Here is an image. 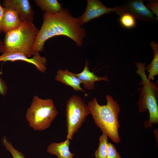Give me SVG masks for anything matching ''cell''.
Masks as SVG:
<instances>
[{"mask_svg": "<svg viewBox=\"0 0 158 158\" xmlns=\"http://www.w3.org/2000/svg\"><path fill=\"white\" fill-rule=\"evenodd\" d=\"M23 23L14 11L5 8L1 22L2 32L6 33L19 28Z\"/></svg>", "mask_w": 158, "mask_h": 158, "instance_id": "cell-13", "label": "cell"}, {"mask_svg": "<svg viewBox=\"0 0 158 158\" xmlns=\"http://www.w3.org/2000/svg\"><path fill=\"white\" fill-rule=\"evenodd\" d=\"M2 142L6 150L9 152L13 158H25L24 155L16 149L6 137H3Z\"/></svg>", "mask_w": 158, "mask_h": 158, "instance_id": "cell-19", "label": "cell"}, {"mask_svg": "<svg viewBox=\"0 0 158 158\" xmlns=\"http://www.w3.org/2000/svg\"><path fill=\"white\" fill-rule=\"evenodd\" d=\"M5 11V8L1 5L0 1V34L2 32L1 29V22Z\"/></svg>", "mask_w": 158, "mask_h": 158, "instance_id": "cell-23", "label": "cell"}, {"mask_svg": "<svg viewBox=\"0 0 158 158\" xmlns=\"http://www.w3.org/2000/svg\"><path fill=\"white\" fill-rule=\"evenodd\" d=\"M86 10L83 14L78 18L81 26L91 20L111 12L116 13L118 10L117 6L108 8L98 0H87Z\"/></svg>", "mask_w": 158, "mask_h": 158, "instance_id": "cell-8", "label": "cell"}, {"mask_svg": "<svg viewBox=\"0 0 158 158\" xmlns=\"http://www.w3.org/2000/svg\"><path fill=\"white\" fill-rule=\"evenodd\" d=\"M43 17V23L34 48L35 53L42 51L45 42L56 36H66L72 40L78 46L82 45L86 32L78 18L73 16L68 9L63 8L55 14L45 12Z\"/></svg>", "mask_w": 158, "mask_h": 158, "instance_id": "cell-1", "label": "cell"}, {"mask_svg": "<svg viewBox=\"0 0 158 158\" xmlns=\"http://www.w3.org/2000/svg\"><path fill=\"white\" fill-rule=\"evenodd\" d=\"M145 64L140 62L135 63L138 68L136 73L141 78L140 84L142 85L138 89L140 92L138 103L139 112H144L148 110L149 113V119L144 123L145 128H147L158 122V87L156 84L148 80L145 72Z\"/></svg>", "mask_w": 158, "mask_h": 158, "instance_id": "cell-4", "label": "cell"}, {"mask_svg": "<svg viewBox=\"0 0 158 158\" xmlns=\"http://www.w3.org/2000/svg\"><path fill=\"white\" fill-rule=\"evenodd\" d=\"M4 44L3 41L0 40V52H1L4 47Z\"/></svg>", "mask_w": 158, "mask_h": 158, "instance_id": "cell-24", "label": "cell"}, {"mask_svg": "<svg viewBox=\"0 0 158 158\" xmlns=\"http://www.w3.org/2000/svg\"><path fill=\"white\" fill-rule=\"evenodd\" d=\"M144 1L142 0L129 1L121 6H117L118 10L116 13L119 16L123 13H128L139 20L155 22L157 20L144 5Z\"/></svg>", "mask_w": 158, "mask_h": 158, "instance_id": "cell-7", "label": "cell"}, {"mask_svg": "<svg viewBox=\"0 0 158 158\" xmlns=\"http://www.w3.org/2000/svg\"><path fill=\"white\" fill-rule=\"evenodd\" d=\"M17 61H23L31 63L43 73L45 72L47 70V59L45 57L41 56L38 52H35L31 58L18 52L2 54L0 56V62H14Z\"/></svg>", "mask_w": 158, "mask_h": 158, "instance_id": "cell-9", "label": "cell"}, {"mask_svg": "<svg viewBox=\"0 0 158 158\" xmlns=\"http://www.w3.org/2000/svg\"><path fill=\"white\" fill-rule=\"evenodd\" d=\"M107 158H122L115 146L111 142L107 144Z\"/></svg>", "mask_w": 158, "mask_h": 158, "instance_id": "cell-20", "label": "cell"}, {"mask_svg": "<svg viewBox=\"0 0 158 158\" xmlns=\"http://www.w3.org/2000/svg\"><path fill=\"white\" fill-rule=\"evenodd\" d=\"M83 85L85 89L90 90L95 88V83L101 80L108 82L109 78L107 75L99 77L93 72L90 71L88 66V62L86 60L83 70L80 73H75Z\"/></svg>", "mask_w": 158, "mask_h": 158, "instance_id": "cell-11", "label": "cell"}, {"mask_svg": "<svg viewBox=\"0 0 158 158\" xmlns=\"http://www.w3.org/2000/svg\"><path fill=\"white\" fill-rule=\"evenodd\" d=\"M55 80L66 85L72 87L76 91H85L80 86L81 82L75 75V73L69 71L68 69L63 70L59 69L57 71Z\"/></svg>", "mask_w": 158, "mask_h": 158, "instance_id": "cell-12", "label": "cell"}, {"mask_svg": "<svg viewBox=\"0 0 158 158\" xmlns=\"http://www.w3.org/2000/svg\"><path fill=\"white\" fill-rule=\"evenodd\" d=\"M2 6L14 11L23 22L33 21L34 12L28 0H4Z\"/></svg>", "mask_w": 158, "mask_h": 158, "instance_id": "cell-10", "label": "cell"}, {"mask_svg": "<svg viewBox=\"0 0 158 158\" xmlns=\"http://www.w3.org/2000/svg\"><path fill=\"white\" fill-rule=\"evenodd\" d=\"M150 47L153 50L154 55L151 63L147 65L145 69L149 73L148 80H154V77L158 74V44L152 41L150 44Z\"/></svg>", "mask_w": 158, "mask_h": 158, "instance_id": "cell-16", "label": "cell"}, {"mask_svg": "<svg viewBox=\"0 0 158 158\" xmlns=\"http://www.w3.org/2000/svg\"><path fill=\"white\" fill-rule=\"evenodd\" d=\"M70 141L66 139L61 142L51 143L48 146L47 152L56 155L57 158H73L75 154L70 151Z\"/></svg>", "mask_w": 158, "mask_h": 158, "instance_id": "cell-14", "label": "cell"}, {"mask_svg": "<svg viewBox=\"0 0 158 158\" xmlns=\"http://www.w3.org/2000/svg\"><path fill=\"white\" fill-rule=\"evenodd\" d=\"M106 99L105 105H100L94 98L87 106L95 124L114 143H118L120 141L118 133L120 107L111 96L107 95Z\"/></svg>", "mask_w": 158, "mask_h": 158, "instance_id": "cell-2", "label": "cell"}, {"mask_svg": "<svg viewBox=\"0 0 158 158\" xmlns=\"http://www.w3.org/2000/svg\"><path fill=\"white\" fill-rule=\"evenodd\" d=\"M34 1L42 11L45 13H56L63 8L62 5L56 0H34Z\"/></svg>", "mask_w": 158, "mask_h": 158, "instance_id": "cell-15", "label": "cell"}, {"mask_svg": "<svg viewBox=\"0 0 158 158\" xmlns=\"http://www.w3.org/2000/svg\"><path fill=\"white\" fill-rule=\"evenodd\" d=\"M39 30L32 22L23 21L19 28L5 34L2 54L18 52L33 56Z\"/></svg>", "mask_w": 158, "mask_h": 158, "instance_id": "cell-3", "label": "cell"}, {"mask_svg": "<svg viewBox=\"0 0 158 158\" xmlns=\"http://www.w3.org/2000/svg\"><path fill=\"white\" fill-rule=\"evenodd\" d=\"M7 90L8 87L6 82L0 76V95H5Z\"/></svg>", "mask_w": 158, "mask_h": 158, "instance_id": "cell-22", "label": "cell"}, {"mask_svg": "<svg viewBox=\"0 0 158 158\" xmlns=\"http://www.w3.org/2000/svg\"><path fill=\"white\" fill-rule=\"evenodd\" d=\"M148 3H147L145 6L153 14L157 16V19L158 18V0H149Z\"/></svg>", "mask_w": 158, "mask_h": 158, "instance_id": "cell-21", "label": "cell"}, {"mask_svg": "<svg viewBox=\"0 0 158 158\" xmlns=\"http://www.w3.org/2000/svg\"><path fill=\"white\" fill-rule=\"evenodd\" d=\"M58 115L53 100L43 99L34 96L30 107L28 109L26 118L30 127L35 130L48 128Z\"/></svg>", "mask_w": 158, "mask_h": 158, "instance_id": "cell-5", "label": "cell"}, {"mask_svg": "<svg viewBox=\"0 0 158 158\" xmlns=\"http://www.w3.org/2000/svg\"><path fill=\"white\" fill-rule=\"evenodd\" d=\"M108 136L104 133L99 137L98 147L95 152V158H107Z\"/></svg>", "mask_w": 158, "mask_h": 158, "instance_id": "cell-17", "label": "cell"}, {"mask_svg": "<svg viewBox=\"0 0 158 158\" xmlns=\"http://www.w3.org/2000/svg\"><path fill=\"white\" fill-rule=\"evenodd\" d=\"M87 106L82 98L73 95L67 100L66 107V116L67 128V139H72L90 114Z\"/></svg>", "mask_w": 158, "mask_h": 158, "instance_id": "cell-6", "label": "cell"}, {"mask_svg": "<svg viewBox=\"0 0 158 158\" xmlns=\"http://www.w3.org/2000/svg\"><path fill=\"white\" fill-rule=\"evenodd\" d=\"M118 20L121 25L125 28L130 29L136 26L135 18L131 15L128 13L121 14Z\"/></svg>", "mask_w": 158, "mask_h": 158, "instance_id": "cell-18", "label": "cell"}]
</instances>
